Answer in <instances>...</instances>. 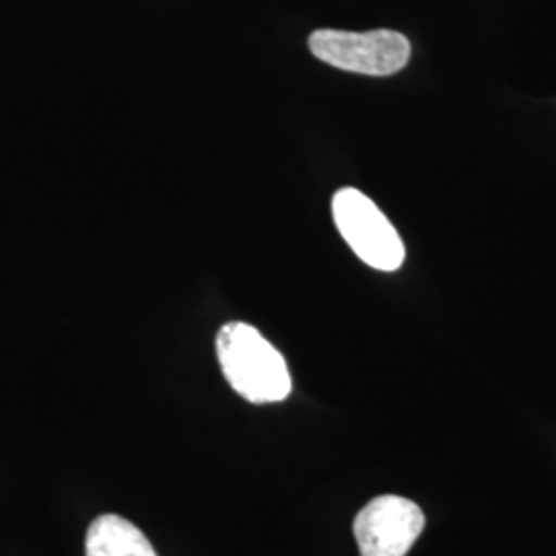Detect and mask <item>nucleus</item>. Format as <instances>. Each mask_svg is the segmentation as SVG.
<instances>
[{"mask_svg":"<svg viewBox=\"0 0 556 556\" xmlns=\"http://www.w3.org/2000/svg\"><path fill=\"white\" fill-rule=\"evenodd\" d=\"M217 357L229 386L252 404L282 402L291 394V374L282 355L243 321L225 324L217 334Z\"/></svg>","mask_w":556,"mask_h":556,"instance_id":"obj_1","label":"nucleus"},{"mask_svg":"<svg viewBox=\"0 0 556 556\" xmlns=\"http://www.w3.org/2000/svg\"><path fill=\"white\" fill-rule=\"evenodd\" d=\"M425 530V514L415 501L381 495L369 501L353 523L361 556H406Z\"/></svg>","mask_w":556,"mask_h":556,"instance_id":"obj_4","label":"nucleus"},{"mask_svg":"<svg viewBox=\"0 0 556 556\" xmlns=\"http://www.w3.org/2000/svg\"><path fill=\"white\" fill-rule=\"evenodd\" d=\"M85 556H157V553L128 519L101 516L87 530Z\"/></svg>","mask_w":556,"mask_h":556,"instance_id":"obj_5","label":"nucleus"},{"mask_svg":"<svg viewBox=\"0 0 556 556\" xmlns=\"http://www.w3.org/2000/svg\"><path fill=\"white\" fill-rule=\"evenodd\" d=\"M332 215L340 236L367 266L383 273L402 266L404 243L374 200L357 188H342L332 199Z\"/></svg>","mask_w":556,"mask_h":556,"instance_id":"obj_3","label":"nucleus"},{"mask_svg":"<svg viewBox=\"0 0 556 556\" xmlns=\"http://www.w3.org/2000/svg\"><path fill=\"white\" fill-rule=\"evenodd\" d=\"M309 50L330 66L369 77L394 75L410 60V41L392 29L365 34L318 29L309 36Z\"/></svg>","mask_w":556,"mask_h":556,"instance_id":"obj_2","label":"nucleus"}]
</instances>
